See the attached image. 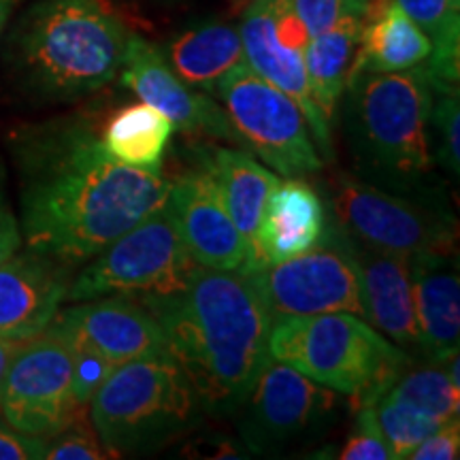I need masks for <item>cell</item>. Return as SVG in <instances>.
<instances>
[{
	"mask_svg": "<svg viewBox=\"0 0 460 460\" xmlns=\"http://www.w3.org/2000/svg\"><path fill=\"white\" fill-rule=\"evenodd\" d=\"M94 115H68L11 132L28 250L77 269L169 197L163 171L132 169L107 154Z\"/></svg>",
	"mask_w": 460,
	"mask_h": 460,
	"instance_id": "obj_1",
	"label": "cell"
},
{
	"mask_svg": "<svg viewBox=\"0 0 460 460\" xmlns=\"http://www.w3.org/2000/svg\"><path fill=\"white\" fill-rule=\"evenodd\" d=\"M135 298V296H132ZM207 416L237 413L269 356L273 318L243 271L199 267L171 295L139 296Z\"/></svg>",
	"mask_w": 460,
	"mask_h": 460,
	"instance_id": "obj_2",
	"label": "cell"
},
{
	"mask_svg": "<svg viewBox=\"0 0 460 460\" xmlns=\"http://www.w3.org/2000/svg\"><path fill=\"white\" fill-rule=\"evenodd\" d=\"M130 26L111 0H37L9 37L15 82L41 102H75L113 82Z\"/></svg>",
	"mask_w": 460,
	"mask_h": 460,
	"instance_id": "obj_3",
	"label": "cell"
},
{
	"mask_svg": "<svg viewBox=\"0 0 460 460\" xmlns=\"http://www.w3.org/2000/svg\"><path fill=\"white\" fill-rule=\"evenodd\" d=\"M345 90V135L358 177L393 192L437 197L429 132L435 88L427 68L354 73Z\"/></svg>",
	"mask_w": 460,
	"mask_h": 460,
	"instance_id": "obj_4",
	"label": "cell"
},
{
	"mask_svg": "<svg viewBox=\"0 0 460 460\" xmlns=\"http://www.w3.org/2000/svg\"><path fill=\"white\" fill-rule=\"evenodd\" d=\"M269 356L322 386L373 405L411 356L354 314L290 315L273 320Z\"/></svg>",
	"mask_w": 460,
	"mask_h": 460,
	"instance_id": "obj_5",
	"label": "cell"
},
{
	"mask_svg": "<svg viewBox=\"0 0 460 460\" xmlns=\"http://www.w3.org/2000/svg\"><path fill=\"white\" fill-rule=\"evenodd\" d=\"M88 410L109 458L156 450L205 416L192 382L166 349L115 367Z\"/></svg>",
	"mask_w": 460,
	"mask_h": 460,
	"instance_id": "obj_6",
	"label": "cell"
},
{
	"mask_svg": "<svg viewBox=\"0 0 460 460\" xmlns=\"http://www.w3.org/2000/svg\"><path fill=\"white\" fill-rule=\"evenodd\" d=\"M194 269L197 262L190 256L175 217L164 203L109 243L101 254L84 262L73 275L66 301L171 295L188 284Z\"/></svg>",
	"mask_w": 460,
	"mask_h": 460,
	"instance_id": "obj_7",
	"label": "cell"
},
{
	"mask_svg": "<svg viewBox=\"0 0 460 460\" xmlns=\"http://www.w3.org/2000/svg\"><path fill=\"white\" fill-rule=\"evenodd\" d=\"M437 200L393 192L349 172H337L329 181L332 220L358 243L399 256L452 254L456 220Z\"/></svg>",
	"mask_w": 460,
	"mask_h": 460,
	"instance_id": "obj_8",
	"label": "cell"
},
{
	"mask_svg": "<svg viewBox=\"0 0 460 460\" xmlns=\"http://www.w3.org/2000/svg\"><path fill=\"white\" fill-rule=\"evenodd\" d=\"M216 94L241 146L250 147L275 172L305 180L322 171L324 160L314 146L301 107L264 82L247 62L224 75L216 85Z\"/></svg>",
	"mask_w": 460,
	"mask_h": 460,
	"instance_id": "obj_9",
	"label": "cell"
},
{
	"mask_svg": "<svg viewBox=\"0 0 460 460\" xmlns=\"http://www.w3.org/2000/svg\"><path fill=\"white\" fill-rule=\"evenodd\" d=\"M245 275L273 320L337 312L365 318L358 271L343 228L332 217L314 247Z\"/></svg>",
	"mask_w": 460,
	"mask_h": 460,
	"instance_id": "obj_10",
	"label": "cell"
},
{
	"mask_svg": "<svg viewBox=\"0 0 460 460\" xmlns=\"http://www.w3.org/2000/svg\"><path fill=\"white\" fill-rule=\"evenodd\" d=\"M239 37L247 66L301 107L320 158L331 163V122L320 113L309 90L305 68L309 32L292 0H252L243 9Z\"/></svg>",
	"mask_w": 460,
	"mask_h": 460,
	"instance_id": "obj_11",
	"label": "cell"
},
{
	"mask_svg": "<svg viewBox=\"0 0 460 460\" xmlns=\"http://www.w3.org/2000/svg\"><path fill=\"white\" fill-rule=\"evenodd\" d=\"M84 411L75 399L65 339L51 326L26 339L0 384V418L22 433L51 439Z\"/></svg>",
	"mask_w": 460,
	"mask_h": 460,
	"instance_id": "obj_12",
	"label": "cell"
},
{
	"mask_svg": "<svg viewBox=\"0 0 460 460\" xmlns=\"http://www.w3.org/2000/svg\"><path fill=\"white\" fill-rule=\"evenodd\" d=\"M341 394L284 362L269 358L241 407L239 433L254 454L281 450L318 435L335 420Z\"/></svg>",
	"mask_w": 460,
	"mask_h": 460,
	"instance_id": "obj_13",
	"label": "cell"
},
{
	"mask_svg": "<svg viewBox=\"0 0 460 460\" xmlns=\"http://www.w3.org/2000/svg\"><path fill=\"white\" fill-rule=\"evenodd\" d=\"M118 77L143 102L164 113L177 130L241 146L224 107L183 82L166 62L163 49L137 32L130 34Z\"/></svg>",
	"mask_w": 460,
	"mask_h": 460,
	"instance_id": "obj_14",
	"label": "cell"
},
{
	"mask_svg": "<svg viewBox=\"0 0 460 460\" xmlns=\"http://www.w3.org/2000/svg\"><path fill=\"white\" fill-rule=\"evenodd\" d=\"M166 205L199 267L245 271L250 258L245 241L224 205L214 175L200 160L172 177Z\"/></svg>",
	"mask_w": 460,
	"mask_h": 460,
	"instance_id": "obj_15",
	"label": "cell"
},
{
	"mask_svg": "<svg viewBox=\"0 0 460 460\" xmlns=\"http://www.w3.org/2000/svg\"><path fill=\"white\" fill-rule=\"evenodd\" d=\"M73 275V267L28 247L0 262V337L26 341L48 329Z\"/></svg>",
	"mask_w": 460,
	"mask_h": 460,
	"instance_id": "obj_16",
	"label": "cell"
},
{
	"mask_svg": "<svg viewBox=\"0 0 460 460\" xmlns=\"http://www.w3.org/2000/svg\"><path fill=\"white\" fill-rule=\"evenodd\" d=\"M54 318L77 332L113 367L166 349L156 318L132 296L79 301L58 309Z\"/></svg>",
	"mask_w": 460,
	"mask_h": 460,
	"instance_id": "obj_17",
	"label": "cell"
},
{
	"mask_svg": "<svg viewBox=\"0 0 460 460\" xmlns=\"http://www.w3.org/2000/svg\"><path fill=\"white\" fill-rule=\"evenodd\" d=\"M413 315L418 329V356L447 362L458 356L460 279L452 254L420 252L407 256Z\"/></svg>",
	"mask_w": 460,
	"mask_h": 460,
	"instance_id": "obj_18",
	"label": "cell"
},
{
	"mask_svg": "<svg viewBox=\"0 0 460 460\" xmlns=\"http://www.w3.org/2000/svg\"><path fill=\"white\" fill-rule=\"evenodd\" d=\"M345 233V230H343ZM348 250L358 271L365 320L384 332L402 352L418 354V329L413 315L411 279L407 256L373 250L345 233Z\"/></svg>",
	"mask_w": 460,
	"mask_h": 460,
	"instance_id": "obj_19",
	"label": "cell"
},
{
	"mask_svg": "<svg viewBox=\"0 0 460 460\" xmlns=\"http://www.w3.org/2000/svg\"><path fill=\"white\" fill-rule=\"evenodd\" d=\"M324 203L314 186L298 177L278 181L264 205L258 228L256 262L250 271L281 262L314 247L324 233Z\"/></svg>",
	"mask_w": 460,
	"mask_h": 460,
	"instance_id": "obj_20",
	"label": "cell"
},
{
	"mask_svg": "<svg viewBox=\"0 0 460 460\" xmlns=\"http://www.w3.org/2000/svg\"><path fill=\"white\" fill-rule=\"evenodd\" d=\"M197 158L214 175L224 205L245 241L250 254L245 271H250L256 262L258 228H261L264 205L271 197L273 188L278 186L279 177L258 163L252 154L237 147H199Z\"/></svg>",
	"mask_w": 460,
	"mask_h": 460,
	"instance_id": "obj_21",
	"label": "cell"
},
{
	"mask_svg": "<svg viewBox=\"0 0 460 460\" xmlns=\"http://www.w3.org/2000/svg\"><path fill=\"white\" fill-rule=\"evenodd\" d=\"M429 54V37L394 0H373L352 75L407 71L422 65Z\"/></svg>",
	"mask_w": 460,
	"mask_h": 460,
	"instance_id": "obj_22",
	"label": "cell"
},
{
	"mask_svg": "<svg viewBox=\"0 0 460 460\" xmlns=\"http://www.w3.org/2000/svg\"><path fill=\"white\" fill-rule=\"evenodd\" d=\"M163 54L172 71L200 92H216L224 75L245 62L239 28L217 20L175 34Z\"/></svg>",
	"mask_w": 460,
	"mask_h": 460,
	"instance_id": "obj_23",
	"label": "cell"
},
{
	"mask_svg": "<svg viewBox=\"0 0 460 460\" xmlns=\"http://www.w3.org/2000/svg\"><path fill=\"white\" fill-rule=\"evenodd\" d=\"M362 28H365V17L349 15L329 31L309 37L307 48H305L309 90L320 113L329 122L335 118L339 102L345 96V88L352 77Z\"/></svg>",
	"mask_w": 460,
	"mask_h": 460,
	"instance_id": "obj_24",
	"label": "cell"
},
{
	"mask_svg": "<svg viewBox=\"0 0 460 460\" xmlns=\"http://www.w3.org/2000/svg\"><path fill=\"white\" fill-rule=\"evenodd\" d=\"M172 130L175 126L164 113L141 101L109 115L101 126V141L118 163L132 169L163 171Z\"/></svg>",
	"mask_w": 460,
	"mask_h": 460,
	"instance_id": "obj_25",
	"label": "cell"
},
{
	"mask_svg": "<svg viewBox=\"0 0 460 460\" xmlns=\"http://www.w3.org/2000/svg\"><path fill=\"white\" fill-rule=\"evenodd\" d=\"M430 41L427 68L435 92H458L460 0H394Z\"/></svg>",
	"mask_w": 460,
	"mask_h": 460,
	"instance_id": "obj_26",
	"label": "cell"
},
{
	"mask_svg": "<svg viewBox=\"0 0 460 460\" xmlns=\"http://www.w3.org/2000/svg\"><path fill=\"white\" fill-rule=\"evenodd\" d=\"M386 394L441 422L458 418V356L447 362L427 360V365L418 367H413V360L407 362L386 388Z\"/></svg>",
	"mask_w": 460,
	"mask_h": 460,
	"instance_id": "obj_27",
	"label": "cell"
},
{
	"mask_svg": "<svg viewBox=\"0 0 460 460\" xmlns=\"http://www.w3.org/2000/svg\"><path fill=\"white\" fill-rule=\"evenodd\" d=\"M373 410H376L379 429H382L393 460L410 458L420 441L427 439L435 429L444 424L441 420L413 410V407L393 399L386 393L373 402Z\"/></svg>",
	"mask_w": 460,
	"mask_h": 460,
	"instance_id": "obj_28",
	"label": "cell"
},
{
	"mask_svg": "<svg viewBox=\"0 0 460 460\" xmlns=\"http://www.w3.org/2000/svg\"><path fill=\"white\" fill-rule=\"evenodd\" d=\"M49 326L58 335L65 339L68 352H71L73 362V388H75V399L77 405L88 410L92 396L96 394V390L101 388V384L111 376L115 367L107 358L96 352L88 341H84L73 329H68L66 324L58 322L56 318L49 322Z\"/></svg>",
	"mask_w": 460,
	"mask_h": 460,
	"instance_id": "obj_29",
	"label": "cell"
},
{
	"mask_svg": "<svg viewBox=\"0 0 460 460\" xmlns=\"http://www.w3.org/2000/svg\"><path fill=\"white\" fill-rule=\"evenodd\" d=\"M460 105L458 92H435L433 109H430L429 132L433 160L450 177L460 172Z\"/></svg>",
	"mask_w": 460,
	"mask_h": 460,
	"instance_id": "obj_30",
	"label": "cell"
},
{
	"mask_svg": "<svg viewBox=\"0 0 460 460\" xmlns=\"http://www.w3.org/2000/svg\"><path fill=\"white\" fill-rule=\"evenodd\" d=\"M48 460H101L109 458L105 447H102L99 435H96L94 427L90 420L77 416L68 427H65L60 433H56L49 439L48 452H45Z\"/></svg>",
	"mask_w": 460,
	"mask_h": 460,
	"instance_id": "obj_31",
	"label": "cell"
},
{
	"mask_svg": "<svg viewBox=\"0 0 460 460\" xmlns=\"http://www.w3.org/2000/svg\"><path fill=\"white\" fill-rule=\"evenodd\" d=\"M341 460H393L373 405L356 407L354 429L339 450Z\"/></svg>",
	"mask_w": 460,
	"mask_h": 460,
	"instance_id": "obj_32",
	"label": "cell"
},
{
	"mask_svg": "<svg viewBox=\"0 0 460 460\" xmlns=\"http://www.w3.org/2000/svg\"><path fill=\"white\" fill-rule=\"evenodd\" d=\"M373 0H292L309 37L329 31L349 15L367 17Z\"/></svg>",
	"mask_w": 460,
	"mask_h": 460,
	"instance_id": "obj_33",
	"label": "cell"
},
{
	"mask_svg": "<svg viewBox=\"0 0 460 460\" xmlns=\"http://www.w3.org/2000/svg\"><path fill=\"white\" fill-rule=\"evenodd\" d=\"M48 446L49 437L22 433L0 418V460H41Z\"/></svg>",
	"mask_w": 460,
	"mask_h": 460,
	"instance_id": "obj_34",
	"label": "cell"
},
{
	"mask_svg": "<svg viewBox=\"0 0 460 460\" xmlns=\"http://www.w3.org/2000/svg\"><path fill=\"white\" fill-rule=\"evenodd\" d=\"M460 452V422L458 418L447 420L422 439L411 452L413 460H454Z\"/></svg>",
	"mask_w": 460,
	"mask_h": 460,
	"instance_id": "obj_35",
	"label": "cell"
},
{
	"mask_svg": "<svg viewBox=\"0 0 460 460\" xmlns=\"http://www.w3.org/2000/svg\"><path fill=\"white\" fill-rule=\"evenodd\" d=\"M7 172H4L3 160H0V262L7 261L11 254H15L24 241H22V230L13 207L7 197Z\"/></svg>",
	"mask_w": 460,
	"mask_h": 460,
	"instance_id": "obj_36",
	"label": "cell"
},
{
	"mask_svg": "<svg viewBox=\"0 0 460 460\" xmlns=\"http://www.w3.org/2000/svg\"><path fill=\"white\" fill-rule=\"evenodd\" d=\"M194 452L192 456L200 458H239L245 456L233 441H217V439H200L199 444L194 441Z\"/></svg>",
	"mask_w": 460,
	"mask_h": 460,
	"instance_id": "obj_37",
	"label": "cell"
},
{
	"mask_svg": "<svg viewBox=\"0 0 460 460\" xmlns=\"http://www.w3.org/2000/svg\"><path fill=\"white\" fill-rule=\"evenodd\" d=\"M22 343L24 341H13V339L0 337V384H3L4 373H7L11 360H13L17 348H20Z\"/></svg>",
	"mask_w": 460,
	"mask_h": 460,
	"instance_id": "obj_38",
	"label": "cell"
},
{
	"mask_svg": "<svg viewBox=\"0 0 460 460\" xmlns=\"http://www.w3.org/2000/svg\"><path fill=\"white\" fill-rule=\"evenodd\" d=\"M22 3H24V0H0V34H3L4 28L9 26L11 17H13L15 9L20 7Z\"/></svg>",
	"mask_w": 460,
	"mask_h": 460,
	"instance_id": "obj_39",
	"label": "cell"
},
{
	"mask_svg": "<svg viewBox=\"0 0 460 460\" xmlns=\"http://www.w3.org/2000/svg\"><path fill=\"white\" fill-rule=\"evenodd\" d=\"M230 3H233V7L237 9V11H243V9L247 7V4L252 3V0H230Z\"/></svg>",
	"mask_w": 460,
	"mask_h": 460,
	"instance_id": "obj_40",
	"label": "cell"
}]
</instances>
